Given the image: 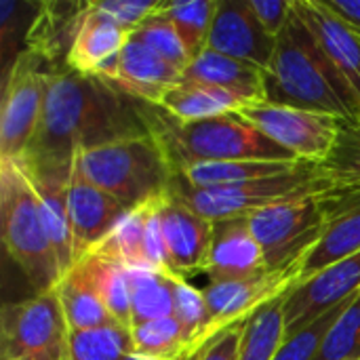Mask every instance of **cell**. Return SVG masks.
Listing matches in <instances>:
<instances>
[{"label":"cell","mask_w":360,"mask_h":360,"mask_svg":"<svg viewBox=\"0 0 360 360\" xmlns=\"http://www.w3.org/2000/svg\"><path fill=\"white\" fill-rule=\"evenodd\" d=\"M99 78L68 68L49 74L38 131L21 158L36 167H72L76 152L152 135V110Z\"/></svg>","instance_id":"6da1fadb"},{"label":"cell","mask_w":360,"mask_h":360,"mask_svg":"<svg viewBox=\"0 0 360 360\" xmlns=\"http://www.w3.org/2000/svg\"><path fill=\"white\" fill-rule=\"evenodd\" d=\"M266 101L329 114L342 122L360 118V99L321 49L312 30L295 13L276 36V51L266 70Z\"/></svg>","instance_id":"7a4b0ae2"},{"label":"cell","mask_w":360,"mask_h":360,"mask_svg":"<svg viewBox=\"0 0 360 360\" xmlns=\"http://www.w3.org/2000/svg\"><path fill=\"white\" fill-rule=\"evenodd\" d=\"M150 127L152 135L165 150L175 175L192 165L202 162L295 160L285 148L268 139L240 114H224L209 120L179 122L165 114L160 108H154Z\"/></svg>","instance_id":"3957f363"},{"label":"cell","mask_w":360,"mask_h":360,"mask_svg":"<svg viewBox=\"0 0 360 360\" xmlns=\"http://www.w3.org/2000/svg\"><path fill=\"white\" fill-rule=\"evenodd\" d=\"M0 221L4 249L36 293L55 289L61 268L23 160H0Z\"/></svg>","instance_id":"277c9868"},{"label":"cell","mask_w":360,"mask_h":360,"mask_svg":"<svg viewBox=\"0 0 360 360\" xmlns=\"http://www.w3.org/2000/svg\"><path fill=\"white\" fill-rule=\"evenodd\" d=\"M74 160L91 184L127 209L167 196L177 177L154 135L76 152Z\"/></svg>","instance_id":"5b68a950"},{"label":"cell","mask_w":360,"mask_h":360,"mask_svg":"<svg viewBox=\"0 0 360 360\" xmlns=\"http://www.w3.org/2000/svg\"><path fill=\"white\" fill-rule=\"evenodd\" d=\"M329 188H333V184L321 171V167L302 162L289 173L221 188H190L179 177H175L171 192L209 221H221L232 217H247L278 202L323 194Z\"/></svg>","instance_id":"8992f818"},{"label":"cell","mask_w":360,"mask_h":360,"mask_svg":"<svg viewBox=\"0 0 360 360\" xmlns=\"http://www.w3.org/2000/svg\"><path fill=\"white\" fill-rule=\"evenodd\" d=\"M304 257L278 268L236 281H211L202 293L207 302V329L200 338V350L236 325H245L255 312L285 297L302 283Z\"/></svg>","instance_id":"52a82bcc"},{"label":"cell","mask_w":360,"mask_h":360,"mask_svg":"<svg viewBox=\"0 0 360 360\" xmlns=\"http://www.w3.org/2000/svg\"><path fill=\"white\" fill-rule=\"evenodd\" d=\"M70 329L57 291L6 304L0 321L2 360H68Z\"/></svg>","instance_id":"ba28073f"},{"label":"cell","mask_w":360,"mask_h":360,"mask_svg":"<svg viewBox=\"0 0 360 360\" xmlns=\"http://www.w3.org/2000/svg\"><path fill=\"white\" fill-rule=\"evenodd\" d=\"M44 59L25 51L2 82L0 101V160H21L38 131L51 70Z\"/></svg>","instance_id":"9c48e42d"},{"label":"cell","mask_w":360,"mask_h":360,"mask_svg":"<svg viewBox=\"0 0 360 360\" xmlns=\"http://www.w3.org/2000/svg\"><path fill=\"white\" fill-rule=\"evenodd\" d=\"M247 221L264 249L268 270H278L306 255L325 232L321 194L259 209L247 215Z\"/></svg>","instance_id":"30bf717a"},{"label":"cell","mask_w":360,"mask_h":360,"mask_svg":"<svg viewBox=\"0 0 360 360\" xmlns=\"http://www.w3.org/2000/svg\"><path fill=\"white\" fill-rule=\"evenodd\" d=\"M268 139L285 148L295 160L321 167L335 148L342 120L329 114L308 112L268 101L247 105L238 112Z\"/></svg>","instance_id":"8fae6325"},{"label":"cell","mask_w":360,"mask_h":360,"mask_svg":"<svg viewBox=\"0 0 360 360\" xmlns=\"http://www.w3.org/2000/svg\"><path fill=\"white\" fill-rule=\"evenodd\" d=\"M360 291V251L348 255L312 278L295 285L285 295L287 338L312 325L323 314L352 300Z\"/></svg>","instance_id":"7c38bea8"},{"label":"cell","mask_w":360,"mask_h":360,"mask_svg":"<svg viewBox=\"0 0 360 360\" xmlns=\"http://www.w3.org/2000/svg\"><path fill=\"white\" fill-rule=\"evenodd\" d=\"M325 232L306 253L302 283L360 251V188H329L321 194Z\"/></svg>","instance_id":"4fadbf2b"},{"label":"cell","mask_w":360,"mask_h":360,"mask_svg":"<svg viewBox=\"0 0 360 360\" xmlns=\"http://www.w3.org/2000/svg\"><path fill=\"white\" fill-rule=\"evenodd\" d=\"M207 49L266 72L274 59L276 36L259 23L249 0H217Z\"/></svg>","instance_id":"5bb4252c"},{"label":"cell","mask_w":360,"mask_h":360,"mask_svg":"<svg viewBox=\"0 0 360 360\" xmlns=\"http://www.w3.org/2000/svg\"><path fill=\"white\" fill-rule=\"evenodd\" d=\"M160 228L171 274L186 278V274L207 270L213 221L198 215L173 192H169L160 202Z\"/></svg>","instance_id":"9a60e30c"},{"label":"cell","mask_w":360,"mask_h":360,"mask_svg":"<svg viewBox=\"0 0 360 360\" xmlns=\"http://www.w3.org/2000/svg\"><path fill=\"white\" fill-rule=\"evenodd\" d=\"M68 207L76 262L89 255L129 211L116 198H112L95 184H91L78 169L76 160L70 175Z\"/></svg>","instance_id":"2e32d148"},{"label":"cell","mask_w":360,"mask_h":360,"mask_svg":"<svg viewBox=\"0 0 360 360\" xmlns=\"http://www.w3.org/2000/svg\"><path fill=\"white\" fill-rule=\"evenodd\" d=\"M129 32L99 15L91 2L82 13L80 25L65 57V68L89 78L114 80L120 68V53L129 42Z\"/></svg>","instance_id":"e0dca14e"},{"label":"cell","mask_w":360,"mask_h":360,"mask_svg":"<svg viewBox=\"0 0 360 360\" xmlns=\"http://www.w3.org/2000/svg\"><path fill=\"white\" fill-rule=\"evenodd\" d=\"M295 13L312 30L321 49L360 99V30L338 15L327 0H295Z\"/></svg>","instance_id":"ac0fdd59"},{"label":"cell","mask_w":360,"mask_h":360,"mask_svg":"<svg viewBox=\"0 0 360 360\" xmlns=\"http://www.w3.org/2000/svg\"><path fill=\"white\" fill-rule=\"evenodd\" d=\"M72 167L25 165L30 181H32L36 196L40 200L44 228H46L49 240L53 245V251L57 255L61 276L65 272H70L76 264L74 240H72V224H70V207H68V188H70Z\"/></svg>","instance_id":"d6986e66"},{"label":"cell","mask_w":360,"mask_h":360,"mask_svg":"<svg viewBox=\"0 0 360 360\" xmlns=\"http://www.w3.org/2000/svg\"><path fill=\"white\" fill-rule=\"evenodd\" d=\"M264 270H268L266 255L247 217L213 221V240L205 270L211 281H236Z\"/></svg>","instance_id":"ffe728a7"},{"label":"cell","mask_w":360,"mask_h":360,"mask_svg":"<svg viewBox=\"0 0 360 360\" xmlns=\"http://www.w3.org/2000/svg\"><path fill=\"white\" fill-rule=\"evenodd\" d=\"M181 80V72L150 51L146 44L133 40L124 44L120 53V68L114 80L108 84L116 86L118 91L148 103L156 105L162 101L165 93Z\"/></svg>","instance_id":"44dd1931"},{"label":"cell","mask_w":360,"mask_h":360,"mask_svg":"<svg viewBox=\"0 0 360 360\" xmlns=\"http://www.w3.org/2000/svg\"><path fill=\"white\" fill-rule=\"evenodd\" d=\"M181 80L232 93L245 99L249 105L266 101V72L264 70L247 61L209 51V49L188 63V68L181 74Z\"/></svg>","instance_id":"7402d4cb"},{"label":"cell","mask_w":360,"mask_h":360,"mask_svg":"<svg viewBox=\"0 0 360 360\" xmlns=\"http://www.w3.org/2000/svg\"><path fill=\"white\" fill-rule=\"evenodd\" d=\"M249 103L232 93L200 86L188 80H179L175 86H171L158 108L169 114L171 118L179 122H196V120H209L224 114H238Z\"/></svg>","instance_id":"603a6c76"},{"label":"cell","mask_w":360,"mask_h":360,"mask_svg":"<svg viewBox=\"0 0 360 360\" xmlns=\"http://www.w3.org/2000/svg\"><path fill=\"white\" fill-rule=\"evenodd\" d=\"M74 270L91 285V289L97 293L110 316L118 325L131 329L133 310H131V287H129L127 268L89 253L74 264Z\"/></svg>","instance_id":"cb8c5ba5"},{"label":"cell","mask_w":360,"mask_h":360,"mask_svg":"<svg viewBox=\"0 0 360 360\" xmlns=\"http://www.w3.org/2000/svg\"><path fill=\"white\" fill-rule=\"evenodd\" d=\"M302 162L295 160H232V162H202L184 169L177 177L190 188H221L247 184L281 173H289Z\"/></svg>","instance_id":"d4e9b609"},{"label":"cell","mask_w":360,"mask_h":360,"mask_svg":"<svg viewBox=\"0 0 360 360\" xmlns=\"http://www.w3.org/2000/svg\"><path fill=\"white\" fill-rule=\"evenodd\" d=\"M133 354L143 360H190L194 356L192 333L175 319H158L131 329Z\"/></svg>","instance_id":"484cf974"},{"label":"cell","mask_w":360,"mask_h":360,"mask_svg":"<svg viewBox=\"0 0 360 360\" xmlns=\"http://www.w3.org/2000/svg\"><path fill=\"white\" fill-rule=\"evenodd\" d=\"M127 272H129V287H131L133 327L141 323L175 316V293H173L171 274L152 268H131Z\"/></svg>","instance_id":"4316f807"},{"label":"cell","mask_w":360,"mask_h":360,"mask_svg":"<svg viewBox=\"0 0 360 360\" xmlns=\"http://www.w3.org/2000/svg\"><path fill=\"white\" fill-rule=\"evenodd\" d=\"M55 291L70 331H86V329L118 325L110 316L97 293L91 289V285L74 268L61 276Z\"/></svg>","instance_id":"83f0119b"},{"label":"cell","mask_w":360,"mask_h":360,"mask_svg":"<svg viewBox=\"0 0 360 360\" xmlns=\"http://www.w3.org/2000/svg\"><path fill=\"white\" fill-rule=\"evenodd\" d=\"M150 205L152 202L129 209L127 215L116 224V228L91 253L103 259H110L114 264H120L127 270L148 268L146 251H143V236H146V217H148Z\"/></svg>","instance_id":"f1b7e54d"},{"label":"cell","mask_w":360,"mask_h":360,"mask_svg":"<svg viewBox=\"0 0 360 360\" xmlns=\"http://www.w3.org/2000/svg\"><path fill=\"white\" fill-rule=\"evenodd\" d=\"M285 340V297H281L245 323L238 360H274Z\"/></svg>","instance_id":"f546056e"},{"label":"cell","mask_w":360,"mask_h":360,"mask_svg":"<svg viewBox=\"0 0 360 360\" xmlns=\"http://www.w3.org/2000/svg\"><path fill=\"white\" fill-rule=\"evenodd\" d=\"M217 11V0H194V2H165L162 13L171 19L177 36L190 57H198L207 51L213 19Z\"/></svg>","instance_id":"4dcf8cb0"},{"label":"cell","mask_w":360,"mask_h":360,"mask_svg":"<svg viewBox=\"0 0 360 360\" xmlns=\"http://www.w3.org/2000/svg\"><path fill=\"white\" fill-rule=\"evenodd\" d=\"M40 2L0 0V72L2 82L8 78L17 59L25 53L27 36L38 15Z\"/></svg>","instance_id":"1f68e13d"},{"label":"cell","mask_w":360,"mask_h":360,"mask_svg":"<svg viewBox=\"0 0 360 360\" xmlns=\"http://www.w3.org/2000/svg\"><path fill=\"white\" fill-rule=\"evenodd\" d=\"M131 354V329L122 325L70 331L68 338V360H124Z\"/></svg>","instance_id":"d6a6232c"},{"label":"cell","mask_w":360,"mask_h":360,"mask_svg":"<svg viewBox=\"0 0 360 360\" xmlns=\"http://www.w3.org/2000/svg\"><path fill=\"white\" fill-rule=\"evenodd\" d=\"M321 171L335 188H360V118L342 124L335 148Z\"/></svg>","instance_id":"836d02e7"},{"label":"cell","mask_w":360,"mask_h":360,"mask_svg":"<svg viewBox=\"0 0 360 360\" xmlns=\"http://www.w3.org/2000/svg\"><path fill=\"white\" fill-rule=\"evenodd\" d=\"M133 40L146 44L150 51H154L158 57H162L167 63H171L173 68H177L181 74L190 63V57L177 36L175 25L171 23V19L162 13V4L158 8V13H154L150 19H146L133 34Z\"/></svg>","instance_id":"e575fe53"},{"label":"cell","mask_w":360,"mask_h":360,"mask_svg":"<svg viewBox=\"0 0 360 360\" xmlns=\"http://www.w3.org/2000/svg\"><path fill=\"white\" fill-rule=\"evenodd\" d=\"M314 360H360V291L329 331Z\"/></svg>","instance_id":"d590c367"},{"label":"cell","mask_w":360,"mask_h":360,"mask_svg":"<svg viewBox=\"0 0 360 360\" xmlns=\"http://www.w3.org/2000/svg\"><path fill=\"white\" fill-rule=\"evenodd\" d=\"M348 304H350V300H348V302H344L342 306L333 308L331 312L323 314L321 319H316L312 325L304 327V329H302V331H297L295 335L287 338V340L283 342L281 350L276 352L274 360H314L316 359V354H319V350H321L323 342L327 340L329 331H331V329H333V325L340 321V316H342V312L346 310V306H348Z\"/></svg>","instance_id":"8d00e7d4"},{"label":"cell","mask_w":360,"mask_h":360,"mask_svg":"<svg viewBox=\"0 0 360 360\" xmlns=\"http://www.w3.org/2000/svg\"><path fill=\"white\" fill-rule=\"evenodd\" d=\"M173 276V293H175V319L192 333L194 338V354L200 352V338L207 329V302L205 293L190 285L184 276Z\"/></svg>","instance_id":"74e56055"},{"label":"cell","mask_w":360,"mask_h":360,"mask_svg":"<svg viewBox=\"0 0 360 360\" xmlns=\"http://www.w3.org/2000/svg\"><path fill=\"white\" fill-rule=\"evenodd\" d=\"M93 8L122 27L124 32L133 34L146 19H150L154 13H158L162 0H152V2H137V0H101V2H91Z\"/></svg>","instance_id":"f35d334b"},{"label":"cell","mask_w":360,"mask_h":360,"mask_svg":"<svg viewBox=\"0 0 360 360\" xmlns=\"http://www.w3.org/2000/svg\"><path fill=\"white\" fill-rule=\"evenodd\" d=\"M162 198L152 200V205L148 209L143 251H146L148 268L165 272V274H171V266H169V257H167V247H165V238H162V228H160V202H162Z\"/></svg>","instance_id":"ab89813d"},{"label":"cell","mask_w":360,"mask_h":360,"mask_svg":"<svg viewBox=\"0 0 360 360\" xmlns=\"http://www.w3.org/2000/svg\"><path fill=\"white\" fill-rule=\"evenodd\" d=\"M293 2L295 0H249L255 17L272 36H278L289 23L293 15Z\"/></svg>","instance_id":"60d3db41"},{"label":"cell","mask_w":360,"mask_h":360,"mask_svg":"<svg viewBox=\"0 0 360 360\" xmlns=\"http://www.w3.org/2000/svg\"><path fill=\"white\" fill-rule=\"evenodd\" d=\"M243 327L236 325L221 333L217 340L207 344L198 354H194L190 360H238V350H240V338H243Z\"/></svg>","instance_id":"b9f144b4"},{"label":"cell","mask_w":360,"mask_h":360,"mask_svg":"<svg viewBox=\"0 0 360 360\" xmlns=\"http://www.w3.org/2000/svg\"><path fill=\"white\" fill-rule=\"evenodd\" d=\"M327 4L360 30V0H327Z\"/></svg>","instance_id":"7bdbcfd3"},{"label":"cell","mask_w":360,"mask_h":360,"mask_svg":"<svg viewBox=\"0 0 360 360\" xmlns=\"http://www.w3.org/2000/svg\"><path fill=\"white\" fill-rule=\"evenodd\" d=\"M124 360H143V359H137V356H129V359H124Z\"/></svg>","instance_id":"ee69618b"}]
</instances>
